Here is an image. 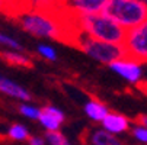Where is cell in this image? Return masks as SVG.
<instances>
[{"label":"cell","mask_w":147,"mask_h":145,"mask_svg":"<svg viewBox=\"0 0 147 145\" xmlns=\"http://www.w3.org/2000/svg\"><path fill=\"white\" fill-rule=\"evenodd\" d=\"M73 17H74V23L79 32L98 41L122 45L127 31L122 26H119L117 22H114L105 13L100 12V13L73 16Z\"/></svg>","instance_id":"1"},{"label":"cell","mask_w":147,"mask_h":145,"mask_svg":"<svg viewBox=\"0 0 147 145\" xmlns=\"http://www.w3.org/2000/svg\"><path fill=\"white\" fill-rule=\"evenodd\" d=\"M102 13L128 31L147 19V5L140 0H108Z\"/></svg>","instance_id":"2"},{"label":"cell","mask_w":147,"mask_h":145,"mask_svg":"<svg viewBox=\"0 0 147 145\" xmlns=\"http://www.w3.org/2000/svg\"><path fill=\"white\" fill-rule=\"evenodd\" d=\"M73 45L76 48L82 49L86 55H89L95 61H99V63L107 64V65H109L114 61L125 57L122 45L98 41V39H93V38L82 33V32L76 33V36L73 39Z\"/></svg>","instance_id":"3"},{"label":"cell","mask_w":147,"mask_h":145,"mask_svg":"<svg viewBox=\"0 0 147 145\" xmlns=\"http://www.w3.org/2000/svg\"><path fill=\"white\" fill-rule=\"evenodd\" d=\"M122 48L125 57L137 61L140 64L147 63V19L140 25L127 31Z\"/></svg>","instance_id":"4"},{"label":"cell","mask_w":147,"mask_h":145,"mask_svg":"<svg viewBox=\"0 0 147 145\" xmlns=\"http://www.w3.org/2000/svg\"><path fill=\"white\" fill-rule=\"evenodd\" d=\"M108 0H61L60 9L71 16H85L103 12Z\"/></svg>","instance_id":"5"},{"label":"cell","mask_w":147,"mask_h":145,"mask_svg":"<svg viewBox=\"0 0 147 145\" xmlns=\"http://www.w3.org/2000/svg\"><path fill=\"white\" fill-rule=\"evenodd\" d=\"M109 68L118 74L121 78L127 80L130 84H138L143 78V68L141 64L137 61L128 58V57H122L114 63L109 64Z\"/></svg>","instance_id":"6"},{"label":"cell","mask_w":147,"mask_h":145,"mask_svg":"<svg viewBox=\"0 0 147 145\" xmlns=\"http://www.w3.org/2000/svg\"><path fill=\"white\" fill-rule=\"evenodd\" d=\"M38 120L47 131H58L61 123L66 120V116L58 108L48 105V106H44L41 109Z\"/></svg>","instance_id":"7"},{"label":"cell","mask_w":147,"mask_h":145,"mask_svg":"<svg viewBox=\"0 0 147 145\" xmlns=\"http://www.w3.org/2000/svg\"><path fill=\"white\" fill-rule=\"evenodd\" d=\"M0 93L7 97L20 100V102H31V99H32L29 90H26L24 86L18 84L12 78L2 76V74H0Z\"/></svg>","instance_id":"8"},{"label":"cell","mask_w":147,"mask_h":145,"mask_svg":"<svg viewBox=\"0 0 147 145\" xmlns=\"http://www.w3.org/2000/svg\"><path fill=\"white\" fill-rule=\"evenodd\" d=\"M102 126L109 134H121L130 129V120L121 113L108 112V115L102 119Z\"/></svg>","instance_id":"9"},{"label":"cell","mask_w":147,"mask_h":145,"mask_svg":"<svg viewBox=\"0 0 147 145\" xmlns=\"http://www.w3.org/2000/svg\"><path fill=\"white\" fill-rule=\"evenodd\" d=\"M88 141L92 145H124L114 134H109L105 129H93L88 131Z\"/></svg>","instance_id":"10"},{"label":"cell","mask_w":147,"mask_h":145,"mask_svg":"<svg viewBox=\"0 0 147 145\" xmlns=\"http://www.w3.org/2000/svg\"><path fill=\"white\" fill-rule=\"evenodd\" d=\"M0 57H2L6 63L12 64V65H16V67H31L32 65V59L25 55L22 51H15V49H5L0 52Z\"/></svg>","instance_id":"11"},{"label":"cell","mask_w":147,"mask_h":145,"mask_svg":"<svg viewBox=\"0 0 147 145\" xmlns=\"http://www.w3.org/2000/svg\"><path fill=\"white\" fill-rule=\"evenodd\" d=\"M108 112L109 110H108L107 105H103L102 102L95 100V99L88 100L85 105V113L88 115V118H90L95 122H102V119L108 115Z\"/></svg>","instance_id":"12"},{"label":"cell","mask_w":147,"mask_h":145,"mask_svg":"<svg viewBox=\"0 0 147 145\" xmlns=\"http://www.w3.org/2000/svg\"><path fill=\"white\" fill-rule=\"evenodd\" d=\"M7 136L13 141H26L29 138V131L20 123H13L7 131Z\"/></svg>","instance_id":"13"},{"label":"cell","mask_w":147,"mask_h":145,"mask_svg":"<svg viewBox=\"0 0 147 145\" xmlns=\"http://www.w3.org/2000/svg\"><path fill=\"white\" fill-rule=\"evenodd\" d=\"M0 47H3L6 49H15V51H24V45L19 42L18 39L0 32Z\"/></svg>","instance_id":"14"},{"label":"cell","mask_w":147,"mask_h":145,"mask_svg":"<svg viewBox=\"0 0 147 145\" xmlns=\"http://www.w3.org/2000/svg\"><path fill=\"white\" fill-rule=\"evenodd\" d=\"M36 52L42 57V58L48 59V61H55V59H57V49H55L53 45L39 44V45L36 47Z\"/></svg>","instance_id":"15"},{"label":"cell","mask_w":147,"mask_h":145,"mask_svg":"<svg viewBox=\"0 0 147 145\" xmlns=\"http://www.w3.org/2000/svg\"><path fill=\"white\" fill-rule=\"evenodd\" d=\"M39 112H41L39 108H36L34 105H29L28 102H24L22 105L19 106V113L22 116H25V118H29V119H38Z\"/></svg>","instance_id":"16"},{"label":"cell","mask_w":147,"mask_h":145,"mask_svg":"<svg viewBox=\"0 0 147 145\" xmlns=\"http://www.w3.org/2000/svg\"><path fill=\"white\" fill-rule=\"evenodd\" d=\"M45 138L50 142V145H69V142L64 138V135L60 134L58 131H47Z\"/></svg>","instance_id":"17"},{"label":"cell","mask_w":147,"mask_h":145,"mask_svg":"<svg viewBox=\"0 0 147 145\" xmlns=\"http://www.w3.org/2000/svg\"><path fill=\"white\" fill-rule=\"evenodd\" d=\"M131 134H133V136H134L136 139H138V141H141V142H146V144H147V129H146V128L136 125V126H134V129L131 131Z\"/></svg>","instance_id":"18"},{"label":"cell","mask_w":147,"mask_h":145,"mask_svg":"<svg viewBox=\"0 0 147 145\" xmlns=\"http://www.w3.org/2000/svg\"><path fill=\"white\" fill-rule=\"evenodd\" d=\"M9 2L12 3V12H19L20 10L19 3L22 5L24 9H26V2H25V0H9Z\"/></svg>","instance_id":"19"},{"label":"cell","mask_w":147,"mask_h":145,"mask_svg":"<svg viewBox=\"0 0 147 145\" xmlns=\"http://www.w3.org/2000/svg\"><path fill=\"white\" fill-rule=\"evenodd\" d=\"M136 125L143 126V128L147 129V115H138L136 118Z\"/></svg>","instance_id":"20"},{"label":"cell","mask_w":147,"mask_h":145,"mask_svg":"<svg viewBox=\"0 0 147 145\" xmlns=\"http://www.w3.org/2000/svg\"><path fill=\"white\" fill-rule=\"evenodd\" d=\"M0 12H12V3L9 0H0Z\"/></svg>","instance_id":"21"},{"label":"cell","mask_w":147,"mask_h":145,"mask_svg":"<svg viewBox=\"0 0 147 145\" xmlns=\"http://www.w3.org/2000/svg\"><path fill=\"white\" fill-rule=\"evenodd\" d=\"M28 141H29V145H45L44 139L41 136H29Z\"/></svg>","instance_id":"22"},{"label":"cell","mask_w":147,"mask_h":145,"mask_svg":"<svg viewBox=\"0 0 147 145\" xmlns=\"http://www.w3.org/2000/svg\"><path fill=\"white\" fill-rule=\"evenodd\" d=\"M138 87H140V90H143L144 94L147 96V81H140V83H138Z\"/></svg>","instance_id":"23"},{"label":"cell","mask_w":147,"mask_h":145,"mask_svg":"<svg viewBox=\"0 0 147 145\" xmlns=\"http://www.w3.org/2000/svg\"><path fill=\"white\" fill-rule=\"evenodd\" d=\"M140 2H143V3H146V5H147V0H140Z\"/></svg>","instance_id":"24"},{"label":"cell","mask_w":147,"mask_h":145,"mask_svg":"<svg viewBox=\"0 0 147 145\" xmlns=\"http://www.w3.org/2000/svg\"><path fill=\"white\" fill-rule=\"evenodd\" d=\"M25 2H26V0H25Z\"/></svg>","instance_id":"25"},{"label":"cell","mask_w":147,"mask_h":145,"mask_svg":"<svg viewBox=\"0 0 147 145\" xmlns=\"http://www.w3.org/2000/svg\"><path fill=\"white\" fill-rule=\"evenodd\" d=\"M60 3H61V2H60Z\"/></svg>","instance_id":"26"}]
</instances>
